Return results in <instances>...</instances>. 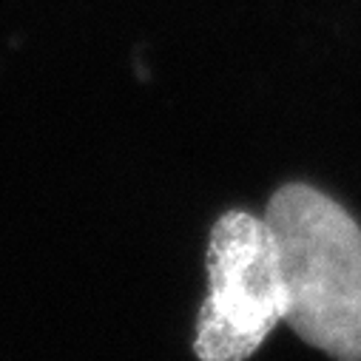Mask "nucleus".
I'll use <instances>...</instances> for the list:
<instances>
[{
	"instance_id": "1",
	"label": "nucleus",
	"mask_w": 361,
	"mask_h": 361,
	"mask_svg": "<svg viewBox=\"0 0 361 361\" xmlns=\"http://www.w3.org/2000/svg\"><path fill=\"white\" fill-rule=\"evenodd\" d=\"M285 288L282 322L338 361H361V228L327 194L290 183L264 214Z\"/></svg>"
},
{
	"instance_id": "2",
	"label": "nucleus",
	"mask_w": 361,
	"mask_h": 361,
	"mask_svg": "<svg viewBox=\"0 0 361 361\" xmlns=\"http://www.w3.org/2000/svg\"><path fill=\"white\" fill-rule=\"evenodd\" d=\"M211 293L200 310V361H245L285 316V288L274 236L245 211L219 216L208 245Z\"/></svg>"
}]
</instances>
